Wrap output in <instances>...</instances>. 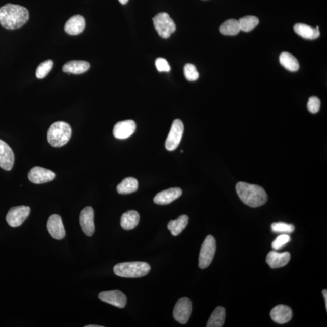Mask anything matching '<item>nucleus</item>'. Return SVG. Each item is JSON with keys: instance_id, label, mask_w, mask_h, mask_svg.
I'll return each mask as SVG.
<instances>
[{"instance_id": "19", "label": "nucleus", "mask_w": 327, "mask_h": 327, "mask_svg": "<svg viewBox=\"0 0 327 327\" xmlns=\"http://www.w3.org/2000/svg\"><path fill=\"white\" fill-rule=\"evenodd\" d=\"M86 22L84 17L81 15L73 16L66 22L65 31L70 35H77L84 31Z\"/></svg>"}, {"instance_id": "25", "label": "nucleus", "mask_w": 327, "mask_h": 327, "mask_svg": "<svg viewBox=\"0 0 327 327\" xmlns=\"http://www.w3.org/2000/svg\"><path fill=\"white\" fill-rule=\"evenodd\" d=\"M139 188V182L135 178L132 177L126 178L123 179L118 185L117 190L118 194L126 195L133 193Z\"/></svg>"}, {"instance_id": "9", "label": "nucleus", "mask_w": 327, "mask_h": 327, "mask_svg": "<svg viewBox=\"0 0 327 327\" xmlns=\"http://www.w3.org/2000/svg\"><path fill=\"white\" fill-rule=\"evenodd\" d=\"M30 213V208L27 206L14 207L9 210L6 216V221L12 227L20 226Z\"/></svg>"}, {"instance_id": "3", "label": "nucleus", "mask_w": 327, "mask_h": 327, "mask_svg": "<svg viewBox=\"0 0 327 327\" xmlns=\"http://www.w3.org/2000/svg\"><path fill=\"white\" fill-rule=\"evenodd\" d=\"M72 129L68 123L57 121L51 125L47 131L48 142L54 147L65 146L71 138Z\"/></svg>"}, {"instance_id": "35", "label": "nucleus", "mask_w": 327, "mask_h": 327, "mask_svg": "<svg viewBox=\"0 0 327 327\" xmlns=\"http://www.w3.org/2000/svg\"><path fill=\"white\" fill-rule=\"evenodd\" d=\"M322 294H323V297H324V299H325V307H326V309L327 310V290H323L322 291Z\"/></svg>"}, {"instance_id": "34", "label": "nucleus", "mask_w": 327, "mask_h": 327, "mask_svg": "<svg viewBox=\"0 0 327 327\" xmlns=\"http://www.w3.org/2000/svg\"><path fill=\"white\" fill-rule=\"evenodd\" d=\"M157 69L159 72H169L171 70V67L167 60L163 58H158L155 62Z\"/></svg>"}, {"instance_id": "18", "label": "nucleus", "mask_w": 327, "mask_h": 327, "mask_svg": "<svg viewBox=\"0 0 327 327\" xmlns=\"http://www.w3.org/2000/svg\"><path fill=\"white\" fill-rule=\"evenodd\" d=\"M181 188H171L159 192L153 199L154 203L158 205H168L181 196Z\"/></svg>"}, {"instance_id": "36", "label": "nucleus", "mask_w": 327, "mask_h": 327, "mask_svg": "<svg viewBox=\"0 0 327 327\" xmlns=\"http://www.w3.org/2000/svg\"><path fill=\"white\" fill-rule=\"evenodd\" d=\"M122 5H126L129 0H118Z\"/></svg>"}, {"instance_id": "12", "label": "nucleus", "mask_w": 327, "mask_h": 327, "mask_svg": "<svg viewBox=\"0 0 327 327\" xmlns=\"http://www.w3.org/2000/svg\"><path fill=\"white\" fill-rule=\"evenodd\" d=\"M79 222L85 235L92 236L95 232L94 211L92 207H86L81 211Z\"/></svg>"}, {"instance_id": "4", "label": "nucleus", "mask_w": 327, "mask_h": 327, "mask_svg": "<svg viewBox=\"0 0 327 327\" xmlns=\"http://www.w3.org/2000/svg\"><path fill=\"white\" fill-rule=\"evenodd\" d=\"M150 266L144 262L120 263L114 267L115 275L124 278H139L149 274Z\"/></svg>"}, {"instance_id": "7", "label": "nucleus", "mask_w": 327, "mask_h": 327, "mask_svg": "<svg viewBox=\"0 0 327 327\" xmlns=\"http://www.w3.org/2000/svg\"><path fill=\"white\" fill-rule=\"evenodd\" d=\"M184 126L183 123L179 119L173 122L171 130L166 140V149L169 151H172L177 148L183 135Z\"/></svg>"}, {"instance_id": "1", "label": "nucleus", "mask_w": 327, "mask_h": 327, "mask_svg": "<svg viewBox=\"0 0 327 327\" xmlns=\"http://www.w3.org/2000/svg\"><path fill=\"white\" fill-rule=\"evenodd\" d=\"M28 19V9L23 6L9 3L0 8V24L7 30L20 28L26 23Z\"/></svg>"}, {"instance_id": "27", "label": "nucleus", "mask_w": 327, "mask_h": 327, "mask_svg": "<svg viewBox=\"0 0 327 327\" xmlns=\"http://www.w3.org/2000/svg\"><path fill=\"white\" fill-rule=\"evenodd\" d=\"M220 31L224 35L233 36L238 34L240 31L239 21L234 19L227 20L221 25Z\"/></svg>"}, {"instance_id": "16", "label": "nucleus", "mask_w": 327, "mask_h": 327, "mask_svg": "<svg viewBox=\"0 0 327 327\" xmlns=\"http://www.w3.org/2000/svg\"><path fill=\"white\" fill-rule=\"evenodd\" d=\"M291 255L289 252L278 253L271 251L266 258V262L271 268L283 267L290 262Z\"/></svg>"}, {"instance_id": "22", "label": "nucleus", "mask_w": 327, "mask_h": 327, "mask_svg": "<svg viewBox=\"0 0 327 327\" xmlns=\"http://www.w3.org/2000/svg\"><path fill=\"white\" fill-rule=\"evenodd\" d=\"M140 221V214L137 211L130 210L124 213L121 218L122 228L126 230H132L138 226Z\"/></svg>"}, {"instance_id": "28", "label": "nucleus", "mask_w": 327, "mask_h": 327, "mask_svg": "<svg viewBox=\"0 0 327 327\" xmlns=\"http://www.w3.org/2000/svg\"><path fill=\"white\" fill-rule=\"evenodd\" d=\"M240 31L248 33L259 24V19L255 16H246L238 21Z\"/></svg>"}, {"instance_id": "33", "label": "nucleus", "mask_w": 327, "mask_h": 327, "mask_svg": "<svg viewBox=\"0 0 327 327\" xmlns=\"http://www.w3.org/2000/svg\"><path fill=\"white\" fill-rule=\"evenodd\" d=\"M320 107V99L316 97H310L308 101L307 108L311 113L316 114Z\"/></svg>"}, {"instance_id": "21", "label": "nucleus", "mask_w": 327, "mask_h": 327, "mask_svg": "<svg viewBox=\"0 0 327 327\" xmlns=\"http://www.w3.org/2000/svg\"><path fill=\"white\" fill-rule=\"evenodd\" d=\"M295 33L307 40H315L320 35L318 26L313 28L305 24L297 23L294 26Z\"/></svg>"}, {"instance_id": "8", "label": "nucleus", "mask_w": 327, "mask_h": 327, "mask_svg": "<svg viewBox=\"0 0 327 327\" xmlns=\"http://www.w3.org/2000/svg\"><path fill=\"white\" fill-rule=\"evenodd\" d=\"M192 312V301L187 297L181 298L175 304L173 316L176 321L185 324L188 322Z\"/></svg>"}, {"instance_id": "26", "label": "nucleus", "mask_w": 327, "mask_h": 327, "mask_svg": "<svg viewBox=\"0 0 327 327\" xmlns=\"http://www.w3.org/2000/svg\"><path fill=\"white\" fill-rule=\"evenodd\" d=\"M280 62L281 65L291 72H296L299 69V63L292 54L284 52L281 54Z\"/></svg>"}, {"instance_id": "24", "label": "nucleus", "mask_w": 327, "mask_h": 327, "mask_svg": "<svg viewBox=\"0 0 327 327\" xmlns=\"http://www.w3.org/2000/svg\"><path fill=\"white\" fill-rule=\"evenodd\" d=\"M226 319V309L218 306L211 313L207 323V327H221L224 324Z\"/></svg>"}, {"instance_id": "15", "label": "nucleus", "mask_w": 327, "mask_h": 327, "mask_svg": "<svg viewBox=\"0 0 327 327\" xmlns=\"http://www.w3.org/2000/svg\"><path fill=\"white\" fill-rule=\"evenodd\" d=\"M14 152L8 144L0 140V167L6 171H11L14 166Z\"/></svg>"}, {"instance_id": "10", "label": "nucleus", "mask_w": 327, "mask_h": 327, "mask_svg": "<svg viewBox=\"0 0 327 327\" xmlns=\"http://www.w3.org/2000/svg\"><path fill=\"white\" fill-rule=\"evenodd\" d=\"M28 176L29 180L33 183L40 184L52 181L56 174L49 169L36 166L30 170Z\"/></svg>"}, {"instance_id": "20", "label": "nucleus", "mask_w": 327, "mask_h": 327, "mask_svg": "<svg viewBox=\"0 0 327 327\" xmlns=\"http://www.w3.org/2000/svg\"><path fill=\"white\" fill-rule=\"evenodd\" d=\"M89 67L90 64L85 61L73 60L70 61L63 66V71L78 75L87 72Z\"/></svg>"}, {"instance_id": "6", "label": "nucleus", "mask_w": 327, "mask_h": 327, "mask_svg": "<svg viewBox=\"0 0 327 327\" xmlns=\"http://www.w3.org/2000/svg\"><path fill=\"white\" fill-rule=\"evenodd\" d=\"M153 24L158 34L164 38H168L176 30V25L168 14L159 13L153 18Z\"/></svg>"}, {"instance_id": "2", "label": "nucleus", "mask_w": 327, "mask_h": 327, "mask_svg": "<svg viewBox=\"0 0 327 327\" xmlns=\"http://www.w3.org/2000/svg\"><path fill=\"white\" fill-rule=\"evenodd\" d=\"M236 189L240 200L249 207H260L267 201V193L261 186L239 182Z\"/></svg>"}, {"instance_id": "11", "label": "nucleus", "mask_w": 327, "mask_h": 327, "mask_svg": "<svg viewBox=\"0 0 327 327\" xmlns=\"http://www.w3.org/2000/svg\"><path fill=\"white\" fill-rule=\"evenodd\" d=\"M99 299L111 305L123 309L126 305L127 298L120 290L103 291L99 294Z\"/></svg>"}, {"instance_id": "31", "label": "nucleus", "mask_w": 327, "mask_h": 327, "mask_svg": "<svg viewBox=\"0 0 327 327\" xmlns=\"http://www.w3.org/2000/svg\"><path fill=\"white\" fill-rule=\"evenodd\" d=\"M185 78L190 81H196L199 78V73L196 67L192 64H187L184 68Z\"/></svg>"}, {"instance_id": "30", "label": "nucleus", "mask_w": 327, "mask_h": 327, "mask_svg": "<svg viewBox=\"0 0 327 327\" xmlns=\"http://www.w3.org/2000/svg\"><path fill=\"white\" fill-rule=\"evenodd\" d=\"M271 227L272 232L277 233H293L295 230V227L293 224L283 222L272 223Z\"/></svg>"}, {"instance_id": "32", "label": "nucleus", "mask_w": 327, "mask_h": 327, "mask_svg": "<svg viewBox=\"0 0 327 327\" xmlns=\"http://www.w3.org/2000/svg\"><path fill=\"white\" fill-rule=\"evenodd\" d=\"M290 236L287 234H282L272 242V248L275 250H280L285 245L291 241Z\"/></svg>"}, {"instance_id": "13", "label": "nucleus", "mask_w": 327, "mask_h": 327, "mask_svg": "<svg viewBox=\"0 0 327 327\" xmlns=\"http://www.w3.org/2000/svg\"><path fill=\"white\" fill-rule=\"evenodd\" d=\"M136 130V123L131 120L118 122L115 125L113 134L119 140L127 139L132 135Z\"/></svg>"}, {"instance_id": "14", "label": "nucleus", "mask_w": 327, "mask_h": 327, "mask_svg": "<svg viewBox=\"0 0 327 327\" xmlns=\"http://www.w3.org/2000/svg\"><path fill=\"white\" fill-rule=\"evenodd\" d=\"M47 227L48 232L52 238L57 240L63 239L66 235L65 227L62 218L58 214H53L48 220Z\"/></svg>"}, {"instance_id": "37", "label": "nucleus", "mask_w": 327, "mask_h": 327, "mask_svg": "<svg viewBox=\"0 0 327 327\" xmlns=\"http://www.w3.org/2000/svg\"><path fill=\"white\" fill-rule=\"evenodd\" d=\"M86 327H102V326L96 325H89L86 326Z\"/></svg>"}, {"instance_id": "23", "label": "nucleus", "mask_w": 327, "mask_h": 327, "mask_svg": "<svg viewBox=\"0 0 327 327\" xmlns=\"http://www.w3.org/2000/svg\"><path fill=\"white\" fill-rule=\"evenodd\" d=\"M188 223V217L187 215H181L175 220L170 221L168 224V229L171 231L173 236H178Z\"/></svg>"}, {"instance_id": "29", "label": "nucleus", "mask_w": 327, "mask_h": 327, "mask_svg": "<svg viewBox=\"0 0 327 327\" xmlns=\"http://www.w3.org/2000/svg\"><path fill=\"white\" fill-rule=\"evenodd\" d=\"M53 66V62L52 60H48L45 62L41 63L39 66H38L36 70V76L38 79H43L45 78L52 70Z\"/></svg>"}, {"instance_id": "17", "label": "nucleus", "mask_w": 327, "mask_h": 327, "mask_svg": "<svg viewBox=\"0 0 327 327\" xmlns=\"http://www.w3.org/2000/svg\"><path fill=\"white\" fill-rule=\"evenodd\" d=\"M291 308L285 305H278L271 310L270 317L274 321L280 324L287 323L292 318Z\"/></svg>"}, {"instance_id": "5", "label": "nucleus", "mask_w": 327, "mask_h": 327, "mask_svg": "<svg viewBox=\"0 0 327 327\" xmlns=\"http://www.w3.org/2000/svg\"><path fill=\"white\" fill-rule=\"evenodd\" d=\"M216 250V240L211 235H208L202 244L199 256V267L205 269L211 264Z\"/></svg>"}]
</instances>
